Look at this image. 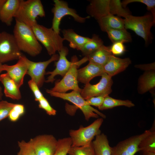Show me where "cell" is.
<instances>
[{
	"label": "cell",
	"instance_id": "37",
	"mask_svg": "<svg viewBox=\"0 0 155 155\" xmlns=\"http://www.w3.org/2000/svg\"><path fill=\"white\" fill-rule=\"evenodd\" d=\"M123 42H118L113 43L110 47L111 51L114 55H120L123 54L126 51Z\"/></svg>",
	"mask_w": 155,
	"mask_h": 155
},
{
	"label": "cell",
	"instance_id": "1",
	"mask_svg": "<svg viewBox=\"0 0 155 155\" xmlns=\"http://www.w3.org/2000/svg\"><path fill=\"white\" fill-rule=\"evenodd\" d=\"M13 33L18 47L21 51L32 57H35L40 53L42 47L31 27L16 20Z\"/></svg>",
	"mask_w": 155,
	"mask_h": 155
},
{
	"label": "cell",
	"instance_id": "11",
	"mask_svg": "<svg viewBox=\"0 0 155 155\" xmlns=\"http://www.w3.org/2000/svg\"><path fill=\"white\" fill-rule=\"evenodd\" d=\"M101 77L97 84L92 85L89 83L85 84L84 88L82 89L80 94L84 99L86 100L98 96L105 97L112 92L111 87L113 83L112 77L105 72Z\"/></svg>",
	"mask_w": 155,
	"mask_h": 155
},
{
	"label": "cell",
	"instance_id": "44",
	"mask_svg": "<svg viewBox=\"0 0 155 155\" xmlns=\"http://www.w3.org/2000/svg\"><path fill=\"white\" fill-rule=\"evenodd\" d=\"M2 64L0 62V74L1 73V72L2 71V69H1V67Z\"/></svg>",
	"mask_w": 155,
	"mask_h": 155
},
{
	"label": "cell",
	"instance_id": "34",
	"mask_svg": "<svg viewBox=\"0 0 155 155\" xmlns=\"http://www.w3.org/2000/svg\"><path fill=\"white\" fill-rule=\"evenodd\" d=\"M16 104L5 100L0 101V121L8 117L11 110Z\"/></svg>",
	"mask_w": 155,
	"mask_h": 155
},
{
	"label": "cell",
	"instance_id": "22",
	"mask_svg": "<svg viewBox=\"0 0 155 155\" xmlns=\"http://www.w3.org/2000/svg\"><path fill=\"white\" fill-rule=\"evenodd\" d=\"M64 40L69 42V46L73 49L80 50L83 46L91 38L80 35L72 29H64L62 31Z\"/></svg>",
	"mask_w": 155,
	"mask_h": 155
},
{
	"label": "cell",
	"instance_id": "19",
	"mask_svg": "<svg viewBox=\"0 0 155 155\" xmlns=\"http://www.w3.org/2000/svg\"><path fill=\"white\" fill-rule=\"evenodd\" d=\"M21 0H7L0 12V20L10 26L18 9Z\"/></svg>",
	"mask_w": 155,
	"mask_h": 155
},
{
	"label": "cell",
	"instance_id": "6",
	"mask_svg": "<svg viewBox=\"0 0 155 155\" xmlns=\"http://www.w3.org/2000/svg\"><path fill=\"white\" fill-rule=\"evenodd\" d=\"M46 92L51 96L69 101L73 103L78 108L80 109L83 113L85 119L88 121L91 118H98L100 116L103 119L106 116L91 106L88 105L85 100L80 95V93L73 91L68 93H62L53 91L47 89Z\"/></svg>",
	"mask_w": 155,
	"mask_h": 155
},
{
	"label": "cell",
	"instance_id": "9",
	"mask_svg": "<svg viewBox=\"0 0 155 155\" xmlns=\"http://www.w3.org/2000/svg\"><path fill=\"white\" fill-rule=\"evenodd\" d=\"M54 7L51 11L53 14L51 28L57 33L60 34L59 28L61 21L62 18L66 16H72L76 22L83 23L87 19L90 18L88 16L85 17L80 16L74 9L69 7L67 3L61 0H54Z\"/></svg>",
	"mask_w": 155,
	"mask_h": 155
},
{
	"label": "cell",
	"instance_id": "36",
	"mask_svg": "<svg viewBox=\"0 0 155 155\" xmlns=\"http://www.w3.org/2000/svg\"><path fill=\"white\" fill-rule=\"evenodd\" d=\"M38 102L39 108L44 110L47 114L53 116L56 115V110L51 107L48 100L44 96Z\"/></svg>",
	"mask_w": 155,
	"mask_h": 155
},
{
	"label": "cell",
	"instance_id": "33",
	"mask_svg": "<svg viewBox=\"0 0 155 155\" xmlns=\"http://www.w3.org/2000/svg\"><path fill=\"white\" fill-rule=\"evenodd\" d=\"M25 111V108L23 105L16 104L10 112L8 117L11 121H17L23 115Z\"/></svg>",
	"mask_w": 155,
	"mask_h": 155
},
{
	"label": "cell",
	"instance_id": "38",
	"mask_svg": "<svg viewBox=\"0 0 155 155\" xmlns=\"http://www.w3.org/2000/svg\"><path fill=\"white\" fill-rule=\"evenodd\" d=\"M29 86L32 92L35 97V100L38 101L43 96L38 85L33 80L31 79L28 82Z\"/></svg>",
	"mask_w": 155,
	"mask_h": 155
},
{
	"label": "cell",
	"instance_id": "30",
	"mask_svg": "<svg viewBox=\"0 0 155 155\" xmlns=\"http://www.w3.org/2000/svg\"><path fill=\"white\" fill-rule=\"evenodd\" d=\"M71 145L72 141L70 137L59 139L56 150L53 155H67Z\"/></svg>",
	"mask_w": 155,
	"mask_h": 155
},
{
	"label": "cell",
	"instance_id": "8",
	"mask_svg": "<svg viewBox=\"0 0 155 155\" xmlns=\"http://www.w3.org/2000/svg\"><path fill=\"white\" fill-rule=\"evenodd\" d=\"M72 62L69 69L61 80L55 82V86L51 90L54 92L65 93L67 91L72 90L80 93L82 89L78 85L77 80L78 67L82 63L78 60L77 57L73 56L71 59Z\"/></svg>",
	"mask_w": 155,
	"mask_h": 155
},
{
	"label": "cell",
	"instance_id": "41",
	"mask_svg": "<svg viewBox=\"0 0 155 155\" xmlns=\"http://www.w3.org/2000/svg\"><path fill=\"white\" fill-rule=\"evenodd\" d=\"M7 0H0V12Z\"/></svg>",
	"mask_w": 155,
	"mask_h": 155
},
{
	"label": "cell",
	"instance_id": "40",
	"mask_svg": "<svg viewBox=\"0 0 155 155\" xmlns=\"http://www.w3.org/2000/svg\"><path fill=\"white\" fill-rule=\"evenodd\" d=\"M135 67L146 71L155 70V62L144 64L137 65H135Z\"/></svg>",
	"mask_w": 155,
	"mask_h": 155
},
{
	"label": "cell",
	"instance_id": "20",
	"mask_svg": "<svg viewBox=\"0 0 155 155\" xmlns=\"http://www.w3.org/2000/svg\"><path fill=\"white\" fill-rule=\"evenodd\" d=\"M0 82L4 86L6 96L16 100L21 98L20 88L7 73L0 75Z\"/></svg>",
	"mask_w": 155,
	"mask_h": 155
},
{
	"label": "cell",
	"instance_id": "32",
	"mask_svg": "<svg viewBox=\"0 0 155 155\" xmlns=\"http://www.w3.org/2000/svg\"><path fill=\"white\" fill-rule=\"evenodd\" d=\"M142 3L147 6V9L150 11L155 19V0H125L121 2L122 6L125 7L127 5L131 3Z\"/></svg>",
	"mask_w": 155,
	"mask_h": 155
},
{
	"label": "cell",
	"instance_id": "45",
	"mask_svg": "<svg viewBox=\"0 0 155 155\" xmlns=\"http://www.w3.org/2000/svg\"><path fill=\"white\" fill-rule=\"evenodd\" d=\"M17 155H21V153L20 151L18 153Z\"/></svg>",
	"mask_w": 155,
	"mask_h": 155
},
{
	"label": "cell",
	"instance_id": "25",
	"mask_svg": "<svg viewBox=\"0 0 155 155\" xmlns=\"http://www.w3.org/2000/svg\"><path fill=\"white\" fill-rule=\"evenodd\" d=\"M92 142L96 155H111V147L106 135L101 133Z\"/></svg>",
	"mask_w": 155,
	"mask_h": 155
},
{
	"label": "cell",
	"instance_id": "16",
	"mask_svg": "<svg viewBox=\"0 0 155 155\" xmlns=\"http://www.w3.org/2000/svg\"><path fill=\"white\" fill-rule=\"evenodd\" d=\"M58 52L59 58L57 61L55 63V69L52 71H48L45 73L46 75H50L45 81L46 82L53 83L55 80V77L57 75L63 77L72 64L71 61H69L66 58L69 52L68 49L67 47L63 46Z\"/></svg>",
	"mask_w": 155,
	"mask_h": 155
},
{
	"label": "cell",
	"instance_id": "35",
	"mask_svg": "<svg viewBox=\"0 0 155 155\" xmlns=\"http://www.w3.org/2000/svg\"><path fill=\"white\" fill-rule=\"evenodd\" d=\"M18 145L21 155H37L28 142L19 141Z\"/></svg>",
	"mask_w": 155,
	"mask_h": 155
},
{
	"label": "cell",
	"instance_id": "31",
	"mask_svg": "<svg viewBox=\"0 0 155 155\" xmlns=\"http://www.w3.org/2000/svg\"><path fill=\"white\" fill-rule=\"evenodd\" d=\"M69 155H96L92 142L89 144L78 147H71Z\"/></svg>",
	"mask_w": 155,
	"mask_h": 155
},
{
	"label": "cell",
	"instance_id": "5",
	"mask_svg": "<svg viewBox=\"0 0 155 155\" xmlns=\"http://www.w3.org/2000/svg\"><path fill=\"white\" fill-rule=\"evenodd\" d=\"M45 16V12L40 0H21L16 20L22 22L32 28L37 23L36 19Z\"/></svg>",
	"mask_w": 155,
	"mask_h": 155
},
{
	"label": "cell",
	"instance_id": "23",
	"mask_svg": "<svg viewBox=\"0 0 155 155\" xmlns=\"http://www.w3.org/2000/svg\"><path fill=\"white\" fill-rule=\"evenodd\" d=\"M112 55L110 47L103 45L92 54L85 57L87 61H89V63L103 66Z\"/></svg>",
	"mask_w": 155,
	"mask_h": 155
},
{
	"label": "cell",
	"instance_id": "21",
	"mask_svg": "<svg viewBox=\"0 0 155 155\" xmlns=\"http://www.w3.org/2000/svg\"><path fill=\"white\" fill-rule=\"evenodd\" d=\"M101 30L106 32L111 29H124V19L118 16L110 14L97 20Z\"/></svg>",
	"mask_w": 155,
	"mask_h": 155
},
{
	"label": "cell",
	"instance_id": "4",
	"mask_svg": "<svg viewBox=\"0 0 155 155\" xmlns=\"http://www.w3.org/2000/svg\"><path fill=\"white\" fill-rule=\"evenodd\" d=\"M31 28L37 39L44 46L49 55L55 54L63 46V38L51 28H47L37 23Z\"/></svg>",
	"mask_w": 155,
	"mask_h": 155
},
{
	"label": "cell",
	"instance_id": "29",
	"mask_svg": "<svg viewBox=\"0 0 155 155\" xmlns=\"http://www.w3.org/2000/svg\"><path fill=\"white\" fill-rule=\"evenodd\" d=\"M140 155L147 152H155V131H152L142 140L138 146Z\"/></svg>",
	"mask_w": 155,
	"mask_h": 155
},
{
	"label": "cell",
	"instance_id": "15",
	"mask_svg": "<svg viewBox=\"0 0 155 155\" xmlns=\"http://www.w3.org/2000/svg\"><path fill=\"white\" fill-rule=\"evenodd\" d=\"M27 58L22 55L16 64L11 65L4 64L2 66V71H6L20 88L23 84L24 77L28 69Z\"/></svg>",
	"mask_w": 155,
	"mask_h": 155
},
{
	"label": "cell",
	"instance_id": "7",
	"mask_svg": "<svg viewBox=\"0 0 155 155\" xmlns=\"http://www.w3.org/2000/svg\"><path fill=\"white\" fill-rule=\"evenodd\" d=\"M103 122V118H99L87 126L84 127L82 125L77 130H70L71 147H80L91 143L94 137L101 133L100 128Z\"/></svg>",
	"mask_w": 155,
	"mask_h": 155
},
{
	"label": "cell",
	"instance_id": "39",
	"mask_svg": "<svg viewBox=\"0 0 155 155\" xmlns=\"http://www.w3.org/2000/svg\"><path fill=\"white\" fill-rule=\"evenodd\" d=\"M105 97L101 96L93 97L86 100L88 105L99 107L102 104Z\"/></svg>",
	"mask_w": 155,
	"mask_h": 155
},
{
	"label": "cell",
	"instance_id": "28",
	"mask_svg": "<svg viewBox=\"0 0 155 155\" xmlns=\"http://www.w3.org/2000/svg\"><path fill=\"white\" fill-rule=\"evenodd\" d=\"M103 44V42L99 36L94 34L90 40L86 42L80 50L85 56L92 54Z\"/></svg>",
	"mask_w": 155,
	"mask_h": 155
},
{
	"label": "cell",
	"instance_id": "17",
	"mask_svg": "<svg viewBox=\"0 0 155 155\" xmlns=\"http://www.w3.org/2000/svg\"><path fill=\"white\" fill-rule=\"evenodd\" d=\"M131 63L129 58L121 59L112 55L103 66L104 71L112 77L124 71Z\"/></svg>",
	"mask_w": 155,
	"mask_h": 155
},
{
	"label": "cell",
	"instance_id": "43",
	"mask_svg": "<svg viewBox=\"0 0 155 155\" xmlns=\"http://www.w3.org/2000/svg\"><path fill=\"white\" fill-rule=\"evenodd\" d=\"M3 96V93L2 92V88L0 86V100L2 99Z\"/></svg>",
	"mask_w": 155,
	"mask_h": 155
},
{
	"label": "cell",
	"instance_id": "12",
	"mask_svg": "<svg viewBox=\"0 0 155 155\" xmlns=\"http://www.w3.org/2000/svg\"><path fill=\"white\" fill-rule=\"evenodd\" d=\"M150 132L149 130H146L141 134L120 142L115 146L111 147V155H134L140 151L138 146L141 140Z\"/></svg>",
	"mask_w": 155,
	"mask_h": 155
},
{
	"label": "cell",
	"instance_id": "3",
	"mask_svg": "<svg viewBox=\"0 0 155 155\" xmlns=\"http://www.w3.org/2000/svg\"><path fill=\"white\" fill-rule=\"evenodd\" d=\"M124 18V27L126 30H132L143 38L146 45L152 42L153 38L151 29L155 23V19L152 14L136 16L129 14Z\"/></svg>",
	"mask_w": 155,
	"mask_h": 155
},
{
	"label": "cell",
	"instance_id": "13",
	"mask_svg": "<svg viewBox=\"0 0 155 155\" xmlns=\"http://www.w3.org/2000/svg\"><path fill=\"white\" fill-rule=\"evenodd\" d=\"M37 155H53L56 150L57 140L52 135H40L28 142Z\"/></svg>",
	"mask_w": 155,
	"mask_h": 155
},
{
	"label": "cell",
	"instance_id": "42",
	"mask_svg": "<svg viewBox=\"0 0 155 155\" xmlns=\"http://www.w3.org/2000/svg\"><path fill=\"white\" fill-rule=\"evenodd\" d=\"M142 155H155V152H147L144 153Z\"/></svg>",
	"mask_w": 155,
	"mask_h": 155
},
{
	"label": "cell",
	"instance_id": "26",
	"mask_svg": "<svg viewBox=\"0 0 155 155\" xmlns=\"http://www.w3.org/2000/svg\"><path fill=\"white\" fill-rule=\"evenodd\" d=\"M106 32L113 43L118 42H129L132 40L130 34L125 29H110Z\"/></svg>",
	"mask_w": 155,
	"mask_h": 155
},
{
	"label": "cell",
	"instance_id": "24",
	"mask_svg": "<svg viewBox=\"0 0 155 155\" xmlns=\"http://www.w3.org/2000/svg\"><path fill=\"white\" fill-rule=\"evenodd\" d=\"M155 87V70L146 71L138 80L137 89L139 93L144 94L154 89Z\"/></svg>",
	"mask_w": 155,
	"mask_h": 155
},
{
	"label": "cell",
	"instance_id": "18",
	"mask_svg": "<svg viewBox=\"0 0 155 155\" xmlns=\"http://www.w3.org/2000/svg\"><path fill=\"white\" fill-rule=\"evenodd\" d=\"M104 72L103 66L89 63L85 67L78 70V81L86 84L94 78L101 76Z\"/></svg>",
	"mask_w": 155,
	"mask_h": 155
},
{
	"label": "cell",
	"instance_id": "27",
	"mask_svg": "<svg viewBox=\"0 0 155 155\" xmlns=\"http://www.w3.org/2000/svg\"><path fill=\"white\" fill-rule=\"evenodd\" d=\"M120 106L131 107L134 106L135 104L129 100L117 99L110 97L108 95L104 97L102 105L98 108L100 110H104Z\"/></svg>",
	"mask_w": 155,
	"mask_h": 155
},
{
	"label": "cell",
	"instance_id": "14",
	"mask_svg": "<svg viewBox=\"0 0 155 155\" xmlns=\"http://www.w3.org/2000/svg\"><path fill=\"white\" fill-rule=\"evenodd\" d=\"M59 58V55L56 54L52 55L49 60L44 61L35 62L27 58L28 69L26 74L30 77L31 79L40 88L45 82L44 76L46 68L51 62L57 61Z\"/></svg>",
	"mask_w": 155,
	"mask_h": 155
},
{
	"label": "cell",
	"instance_id": "10",
	"mask_svg": "<svg viewBox=\"0 0 155 155\" xmlns=\"http://www.w3.org/2000/svg\"><path fill=\"white\" fill-rule=\"evenodd\" d=\"M22 55L13 34L5 31L0 33L1 63L18 60Z\"/></svg>",
	"mask_w": 155,
	"mask_h": 155
},
{
	"label": "cell",
	"instance_id": "2",
	"mask_svg": "<svg viewBox=\"0 0 155 155\" xmlns=\"http://www.w3.org/2000/svg\"><path fill=\"white\" fill-rule=\"evenodd\" d=\"M90 2L86 8L87 13L97 20L110 14L125 18L129 14L123 7L120 0H93Z\"/></svg>",
	"mask_w": 155,
	"mask_h": 155
}]
</instances>
